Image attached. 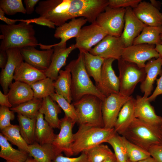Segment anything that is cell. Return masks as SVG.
<instances>
[{"label":"cell","instance_id":"cell-22","mask_svg":"<svg viewBox=\"0 0 162 162\" xmlns=\"http://www.w3.org/2000/svg\"><path fill=\"white\" fill-rule=\"evenodd\" d=\"M162 58L159 57L148 61L144 67L146 74L144 80L141 83L140 89L143 97L148 98L153 88V84L158 75L162 72Z\"/></svg>","mask_w":162,"mask_h":162},{"label":"cell","instance_id":"cell-34","mask_svg":"<svg viewBox=\"0 0 162 162\" xmlns=\"http://www.w3.org/2000/svg\"><path fill=\"white\" fill-rule=\"evenodd\" d=\"M20 134L26 143L30 145L35 142L36 118H32L17 114Z\"/></svg>","mask_w":162,"mask_h":162},{"label":"cell","instance_id":"cell-1","mask_svg":"<svg viewBox=\"0 0 162 162\" xmlns=\"http://www.w3.org/2000/svg\"><path fill=\"white\" fill-rule=\"evenodd\" d=\"M0 29L2 33L0 50L6 51L12 48L20 49L39 45L35 36V31L31 24L20 22L12 25L1 24Z\"/></svg>","mask_w":162,"mask_h":162},{"label":"cell","instance_id":"cell-32","mask_svg":"<svg viewBox=\"0 0 162 162\" xmlns=\"http://www.w3.org/2000/svg\"><path fill=\"white\" fill-rule=\"evenodd\" d=\"M83 56L86 71L89 76L93 78L96 86L100 82L102 67L105 59L89 52L83 53Z\"/></svg>","mask_w":162,"mask_h":162},{"label":"cell","instance_id":"cell-33","mask_svg":"<svg viewBox=\"0 0 162 162\" xmlns=\"http://www.w3.org/2000/svg\"><path fill=\"white\" fill-rule=\"evenodd\" d=\"M162 33V26H146L134 40L133 45L147 44L156 45L161 44L160 36Z\"/></svg>","mask_w":162,"mask_h":162},{"label":"cell","instance_id":"cell-59","mask_svg":"<svg viewBox=\"0 0 162 162\" xmlns=\"http://www.w3.org/2000/svg\"><path fill=\"white\" fill-rule=\"evenodd\" d=\"M160 40L161 41V44H162V33L160 36Z\"/></svg>","mask_w":162,"mask_h":162},{"label":"cell","instance_id":"cell-17","mask_svg":"<svg viewBox=\"0 0 162 162\" xmlns=\"http://www.w3.org/2000/svg\"><path fill=\"white\" fill-rule=\"evenodd\" d=\"M50 48L53 47V52L50 65L45 71L47 77L53 81L57 79L61 68L66 64L67 58L70 53L76 49L75 44L67 47V43L62 45L57 44L49 45Z\"/></svg>","mask_w":162,"mask_h":162},{"label":"cell","instance_id":"cell-12","mask_svg":"<svg viewBox=\"0 0 162 162\" xmlns=\"http://www.w3.org/2000/svg\"><path fill=\"white\" fill-rule=\"evenodd\" d=\"M132 96L126 97L119 93H114L106 97L102 100L101 110L104 128H114L122 107Z\"/></svg>","mask_w":162,"mask_h":162},{"label":"cell","instance_id":"cell-26","mask_svg":"<svg viewBox=\"0 0 162 162\" xmlns=\"http://www.w3.org/2000/svg\"><path fill=\"white\" fill-rule=\"evenodd\" d=\"M135 99L132 96L122 107L114 128L117 133L122 136L136 118L134 111Z\"/></svg>","mask_w":162,"mask_h":162},{"label":"cell","instance_id":"cell-54","mask_svg":"<svg viewBox=\"0 0 162 162\" xmlns=\"http://www.w3.org/2000/svg\"><path fill=\"white\" fill-rule=\"evenodd\" d=\"M155 49L158 53L160 57L162 58V44L155 45Z\"/></svg>","mask_w":162,"mask_h":162},{"label":"cell","instance_id":"cell-3","mask_svg":"<svg viewBox=\"0 0 162 162\" xmlns=\"http://www.w3.org/2000/svg\"><path fill=\"white\" fill-rule=\"evenodd\" d=\"M114 128L80 125L74 134L72 149L74 155L85 152L97 145L107 142L116 134Z\"/></svg>","mask_w":162,"mask_h":162},{"label":"cell","instance_id":"cell-48","mask_svg":"<svg viewBox=\"0 0 162 162\" xmlns=\"http://www.w3.org/2000/svg\"><path fill=\"white\" fill-rule=\"evenodd\" d=\"M156 81V88L153 93L147 98L150 102L154 101L158 96L162 94V72L160 76L158 79H157Z\"/></svg>","mask_w":162,"mask_h":162},{"label":"cell","instance_id":"cell-35","mask_svg":"<svg viewBox=\"0 0 162 162\" xmlns=\"http://www.w3.org/2000/svg\"><path fill=\"white\" fill-rule=\"evenodd\" d=\"M1 130V133L8 141L16 146L19 149L28 153V145L21 136L19 125L11 124Z\"/></svg>","mask_w":162,"mask_h":162},{"label":"cell","instance_id":"cell-49","mask_svg":"<svg viewBox=\"0 0 162 162\" xmlns=\"http://www.w3.org/2000/svg\"><path fill=\"white\" fill-rule=\"evenodd\" d=\"M39 0H24L26 14H32L34 10V7L39 2Z\"/></svg>","mask_w":162,"mask_h":162},{"label":"cell","instance_id":"cell-6","mask_svg":"<svg viewBox=\"0 0 162 162\" xmlns=\"http://www.w3.org/2000/svg\"><path fill=\"white\" fill-rule=\"evenodd\" d=\"M119 72V92L121 95L130 97L137 84L145 79L146 74L144 68L122 59L118 60Z\"/></svg>","mask_w":162,"mask_h":162},{"label":"cell","instance_id":"cell-5","mask_svg":"<svg viewBox=\"0 0 162 162\" xmlns=\"http://www.w3.org/2000/svg\"><path fill=\"white\" fill-rule=\"evenodd\" d=\"M102 102L100 99L92 94L85 95L73 102L80 125L104 127Z\"/></svg>","mask_w":162,"mask_h":162},{"label":"cell","instance_id":"cell-50","mask_svg":"<svg viewBox=\"0 0 162 162\" xmlns=\"http://www.w3.org/2000/svg\"><path fill=\"white\" fill-rule=\"evenodd\" d=\"M0 104L1 106L8 107L9 108L13 106L10 103L8 94H5L0 91Z\"/></svg>","mask_w":162,"mask_h":162},{"label":"cell","instance_id":"cell-39","mask_svg":"<svg viewBox=\"0 0 162 162\" xmlns=\"http://www.w3.org/2000/svg\"><path fill=\"white\" fill-rule=\"evenodd\" d=\"M85 152L90 162H102L114 154L107 146L102 144L97 145Z\"/></svg>","mask_w":162,"mask_h":162},{"label":"cell","instance_id":"cell-40","mask_svg":"<svg viewBox=\"0 0 162 162\" xmlns=\"http://www.w3.org/2000/svg\"><path fill=\"white\" fill-rule=\"evenodd\" d=\"M111 146L118 162H127L128 158L121 136L116 133L107 142Z\"/></svg>","mask_w":162,"mask_h":162},{"label":"cell","instance_id":"cell-44","mask_svg":"<svg viewBox=\"0 0 162 162\" xmlns=\"http://www.w3.org/2000/svg\"><path fill=\"white\" fill-rule=\"evenodd\" d=\"M141 0H109L108 6L112 8H134Z\"/></svg>","mask_w":162,"mask_h":162},{"label":"cell","instance_id":"cell-56","mask_svg":"<svg viewBox=\"0 0 162 162\" xmlns=\"http://www.w3.org/2000/svg\"><path fill=\"white\" fill-rule=\"evenodd\" d=\"M24 162H38L36 160L32 157H28Z\"/></svg>","mask_w":162,"mask_h":162},{"label":"cell","instance_id":"cell-20","mask_svg":"<svg viewBox=\"0 0 162 162\" xmlns=\"http://www.w3.org/2000/svg\"><path fill=\"white\" fill-rule=\"evenodd\" d=\"M133 10L138 18L146 25L162 26V13L150 3L142 1Z\"/></svg>","mask_w":162,"mask_h":162},{"label":"cell","instance_id":"cell-23","mask_svg":"<svg viewBox=\"0 0 162 162\" xmlns=\"http://www.w3.org/2000/svg\"><path fill=\"white\" fill-rule=\"evenodd\" d=\"M87 22V20L84 17L74 18L69 22L57 27L54 34L55 38L61 39L57 44L62 45L66 43L68 40L72 38H76L82 26Z\"/></svg>","mask_w":162,"mask_h":162},{"label":"cell","instance_id":"cell-45","mask_svg":"<svg viewBox=\"0 0 162 162\" xmlns=\"http://www.w3.org/2000/svg\"><path fill=\"white\" fill-rule=\"evenodd\" d=\"M52 162H90L86 153L83 152L79 156L71 158L64 156L62 154L57 155Z\"/></svg>","mask_w":162,"mask_h":162},{"label":"cell","instance_id":"cell-37","mask_svg":"<svg viewBox=\"0 0 162 162\" xmlns=\"http://www.w3.org/2000/svg\"><path fill=\"white\" fill-rule=\"evenodd\" d=\"M121 138L125 148L128 160L136 162L151 156L148 151L130 142L123 136H121Z\"/></svg>","mask_w":162,"mask_h":162},{"label":"cell","instance_id":"cell-43","mask_svg":"<svg viewBox=\"0 0 162 162\" xmlns=\"http://www.w3.org/2000/svg\"><path fill=\"white\" fill-rule=\"evenodd\" d=\"M15 118L14 112L10 108L3 106L0 107V129L1 130L11 124V121Z\"/></svg>","mask_w":162,"mask_h":162},{"label":"cell","instance_id":"cell-51","mask_svg":"<svg viewBox=\"0 0 162 162\" xmlns=\"http://www.w3.org/2000/svg\"><path fill=\"white\" fill-rule=\"evenodd\" d=\"M4 14V13L0 9V20L5 22L7 25H14L17 22L20 21L19 20L12 19L8 18L5 16Z\"/></svg>","mask_w":162,"mask_h":162},{"label":"cell","instance_id":"cell-14","mask_svg":"<svg viewBox=\"0 0 162 162\" xmlns=\"http://www.w3.org/2000/svg\"><path fill=\"white\" fill-rule=\"evenodd\" d=\"M125 47L120 37L108 35L92 48L89 52L104 59L112 58L118 60L121 58Z\"/></svg>","mask_w":162,"mask_h":162},{"label":"cell","instance_id":"cell-52","mask_svg":"<svg viewBox=\"0 0 162 162\" xmlns=\"http://www.w3.org/2000/svg\"><path fill=\"white\" fill-rule=\"evenodd\" d=\"M8 55L6 51L0 50V68H4L7 63Z\"/></svg>","mask_w":162,"mask_h":162},{"label":"cell","instance_id":"cell-28","mask_svg":"<svg viewBox=\"0 0 162 162\" xmlns=\"http://www.w3.org/2000/svg\"><path fill=\"white\" fill-rule=\"evenodd\" d=\"M55 102L50 96L44 98L39 112L52 128H60L61 120L58 116L61 112V108Z\"/></svg>","mask_w":162,"mask_h":162},{"label":"cell","instance_id":"cell-57","mask_svg":"<svg viewBox=\"0 0 162 162\" xmlns=\"http://www.w3.org/2000/svg\"><path fill=\"white\" fill-rule=\"evenodd\" d=\"M150 3L152 4V5L154 7L158 9V6L159 5L158 2L155 0H150Z\"/></svg>","mask_w":162,"mask_h":162},{"label":"cell","instance_id":"cell-24","mask_svg":"<svg viewBox=\"0 0 162 162\" xmlns=\"http://www.w3.org/2000/svg\"><path fill=\"white\" fill-rule=\"evenodd\" d=\"M46 77L45 71L38 69L23 61L16 68L14 80L30 86Z\"/></svg>","mask_w":162,"mask_h":162},{"label":"cell","instance_id":"cell-19","mask_svg":"<svg viewBox=\"0 0 162 162\" xmlns=\"http://www.w3.org/2000/svg\"><path fill=\"white\" fill-rule=\"evenodd\" d=\"M146 26L136 16L132 8H125L124 26L120 37L125 47L133 45L134 40Z\"/></svg>","mask_w":162,"mask_h":162},{"label":"cell","instance_id":"cell-29","mask_svg":"<svg viewBox=\"0 0 162 162\" xmlns=\"http://www.w3.org/2000/svg\"><path fill=\"white\" fill-rule=\"evenodd\" d=\"M0 157L10 162H24L29 155L27 152L13 148L8 141L0 133Z\"/></svg>","mask_w":162,"mask_h":162},{"label":"cell","instance_id":"cell-41","mask_svg":"<svg viewBox=\"0 0 162 162\" xmlns=\"http://www.w3.org/2000/svg\"><path fill=\"white\" fill-rule=\"evenodd\" d=\"M56 102L65 113V115L76 123L78 121L75 108L72 103H69L64 97L55 92L50 96Z\"/></svg>","mask_w":162,"mask_h":162},{"label":"cell","instance_id":"cell-8","mask_svg":"<svg viewBox=\"0 0 162 162\" xmlns=\"http://www.w3.org/2000/svg\"><path fill=\"white\" fill-rule=\"evenodd\" d=\"M109 0H71L69 9L70 19L84 17L91 23L108 6Z\"/></svg>","mask_w":162,"mask_h":162},{"label":"cell","instance_id":"cell-27","mask_svg":"<svg viewBox=\"0 0 162 162\" xmlns=\"http://www.w3.org/2000/svg\"><path fill=\"white\" fill-rule=\"evenodd\" d=\"M53 128L39 112L36 117L35 142L41 145L52 144L56 135Z\"/></svg>","mask_w":162,"mask_h":162},{"label":"cell","instance_id":"cell-46","mask_svg":"<svg viewBox=\"0 0 162 162\" xmlns=\"http://www.w3.org/2000/svg\"><path fill=\"white\" fill-rule=\"evenodd\" d=\"M20 21L30 24L31 23H35L40 25L46 26L51 28L54 29L55 28V26L53 22L45 18L40 16L28 19H21L20 20Z\"/></svg>","mask_w":162,"mask_h":162},{"label":"cell","instance_id":"cell-7","mask_svg":"<svg viewBox=\"0 0 162 162\" xmlns=\"http://www.w3.org/2000/svg\"><path fill=\"white\" fill-rule=\"evenodd\" d=\"M71 0H46L40 1L35 11L40 16L60 26L71 20L69 9Z\"/></svg>","mask_w":162,"mask_h":162},{"label":"cell","instance_id":"cell-47","mask_svg":"<svg viewBox=\"0 0 162 162\" xmlns=\"http://www.w3.org/2000/svg\"><path fill=\"white\" fill-rule=\"evenodd\" d=\"M148 151L156 162H162V143L152 146Z\"/></svg>","mask_w":162,"mask_h":162},{"label":"cell","instance_id":"cell-13","mask_svg":"<svg viewBox=\"0 0 162 162\" xmlns=\"http://www.w3.org/2000/svg\"><path fill=\"white\" fill-rule=\"evenodd\" d=\"M155 46L147 44L132 45L124 48L121 58L136 64L139 67L144 68L147 61L160 57Z\"/></svg>","mask_w":162,"mask_h":162},{"label":"cell","instance_id":"cell-58","mask_svg":"<svg viewBox=\"0 0 162 162\" xmlns=\"http://www.w3.org/2000/svg\"><path fill=\"white\" fill-rule=\"evenodd\" d=\"M158 128L162 135V116L160 122L158 126Z\"/></svg>","mask_w":162,"mask_h":162},{"label":"cell","instance_id":"cell-15","mask_svg":"<svg viewBox=\"0 0 162 162\" xmlns=\"http://www.w3.org/2000/svg\"><path fill=\"white\" fill-rule=\"evenodd\" d=\"M115 60L105 59L102 65L100 82L96 86L105 96L119 92V81L113 69L112 64Z\"/></svg>","mask_w":162,"mask_h":162},{"label":"cell","instance_id":"cell-38","mask_svg":"<svg viewBox=\"0 0 162 162\" xmlns=\"http://www.w3.org/2000/svg\"><path fill=\"white\" fill-rule=\"evenodd\" d=\"M54 82L50 78L39 80L30 85L34 93V98L43 99L55 92Z\"/></svg>","mask_w":162,"mask_h":162},{"label":"cell","instance_id":"cell-4","mask_svg":"<svg viewBox=\"0 0 162 162\" xmlns=\"http://www.w3.org/2000/svg\"><path fill=\"white\" fill-rule=\"evenodd\" d=\"M122 136L148 151L152 146L162 143V135L158 126L136 118Z\"/></svg>","mask_w":162,"mask_h":162},{"label":"cell","instance_id":"cell-31","mask_svg":"<svg viewBox=\"0 0 162 162\" xmlns=\"http://www.w3.org/2000/svg\"><path fill=\"white\" fill-rule=\"evenodd\" d=\"M28 153L38 162H52L58 155L52 144L41 145L36 142L28 145Z\"/></svg>","mask_w":162,"mask_h":162},{"label":"cell","instance_id":"cell-2","mask_svg":"<svg viewBox=\"0 0 162 162\" xmlns=\"http://www.w3.org/2000/svg\"><path fill=\"white\" fill-rule=\"evenodd\" d=\"M65 68L69 69L71 75L73 102L87 94L95 95L102 100L105 98L93 83L86 71L83 53L80 52L77 58L71 61Z\"/></svg>","mask_w":162,"mask_h":162},{"label":"cell","instance_id":"cell-36","mask_svg":"<svg viewBox=\"0 0 162 162\" xmlns=\"http://www.w3.org/2000/svg\"><path fill=\"white\" fill-rule=\"evenodd\" d=\"M43 99L33 98L27 102L10 108L14 112L27 117L36 118L39 112Z\"/></svg>","mask_w":162,"mask_h":162},{"label":"cell","instance_id":"cell-21","mask_svg":"<svg viewBox=\"0 0 162 162\" xmlns=\"http://www.w3.org/2000/svg\"><path fill=\"white\" fill-rule=\"evenodd\" d=\"M135 117L141 121L158 127L161 117L157 115L147 98L137 95L134 105Z\"/></svg>","mask_w":162,"mask_h":162},{"label":"cell","instance_id":"cell-11","mask_svg":"<svg viewBox=\"0 0 162 162\" xmlns=\"http://www.w3.org/2000/svg\"><path fill=\"white\" fill-rule=\"evenodd\" d=\"M107 32L96 22L83 27L75 44L80 52H89L106 36Z\"/></svg>","mask_w":162,"mask_h":162},{"label":"cell","instance_id":"cell-18","mask_svg":"<svg viewBox=\"0 0 162 162\" xmlns=\"http://www.w3.org/2000/svg\"><path fill=\"white\" fill-rule=\"evenodd\" d=\"M23 61L34 68L45 71L51 63L53 48L44 50H37L35 47L28 46L20 49Z\"/></svg>","mask_w":162,"mask_h":162},{"label":"cell","instance_id":"cell-42","mask_svg":"<svg viewBox=\"0 0 162 162\" xmlns=\"http://www.w3.org/2000/svg\"><path fill=\"white\" fill-rule=\"evenodd\" d=\"M0 9L8 15H13L17 13L26 14L22 0H1Z\"/></svg>","mask_w":162,"mask_h":162},{"label":"cell","instance_id":"cell-53","mask_svg":"<svg viewBox=\"0 0 162 162\" xmlns=\"http://www.w3.org/2000/svg\"><path fill=\"white\" fill-rule=\"evenodd\" d=\"M127 162H156L155 159L152 156H150L146 158L136 162H132L128 160Z\"/></svg>","mask_w":162,"mask_h":162},{"label":"cell","instance_id":"cell-16","mask_svg":"<svg viewBox=\"0 0 162 162\" xmlns=\"http://www.w3.org/2000/svg\"><path fill=\"white\" fill-rule=\"evenodd\" d=\"M8 59L4 68L2 69L0 74V84L3 93L7 94L10 85L13 83L15 70L23 60L20 49L12 48L6 50Z\"/></svg>","mask_w":162,"mask_h":162},{"label":"cell","instance_id":"cell-25","mask_svg":"<svg viewBox=\"0 0 162 162\" xmlns=\"http://www.w3.org/2000/svg\"><path fill=\"white\" fill-rule=\"evenodd\" d=\"M7 94L10 103L14 106L34 98L33 92L30 86L17 81H15L10 85Z\"/></svg>","mask_w":162,"mask_h":162},{"label":"cell","instance_id":"cell-60","mask_svg":"<svg viewBox=\"0 0 162 162\" xmlns=\"http://www.w3.org/2000/svg\"><path fill=\"white\" fill-rule=\"evenodd\" d=\"M4 162H8V161H6Z\"/></svg>","mask_w":162,"mask_h":162},{"label":"cell","instance_id":"cell-55","mask_svg":"<svg viewBox=\"0 0 162 162\" xmlns=\"http://www.w3.org/2000/svg\"><path fill=\"white\" fill-rule=\"evenodd\" d=\"M102 162H118L114 154L107 158Z\"/></svg>","mask_w":162,"mask_h":162},{"label":"cell","instance_id":"cell-30","mask_svg":"<svg viewBox=\"0 0 162 162\" xmlns=\"http://www.w3.org/2000/svg\"><path fill=\"white\" fill-rule=\"evenodd\" d=\"M55 92L64 97L69 103L72 101L71 96V75L70 70H61L57 79L54 82Z\"/></svg>","mask_w":162,"mask_h":162},{"label":"cell","instance_id":"cell-9","mask_svg":"<svg viewBox=\"0 0 162 162\" xmlns=\"http://www.w3.org/2000/svg\"><path fill=\"white\" fill-rule=\"evenodd\" d=\"M125 8L108 6L97 17L96 23L104 29L108 35L119 37L124 28Z\"/></svg>","mask_w":162,"mask_h":162},{"label":"cell","instance_id":"cell-10","mask_svg":"<svg viewBox=\"0 0 162 162\" xmlns=\"http://www.w3.org/2000/svg\"><path fill=\"white\" fill-rule=\"evenodd\" d=\"M60 120L59 133L56 135L52 144L58 155L63 152L66 156L70 157L74 155L72 149V129L76 122L65 115Z\"/></svg>","mask_w":162,"mask_h":162}]
</instances>
